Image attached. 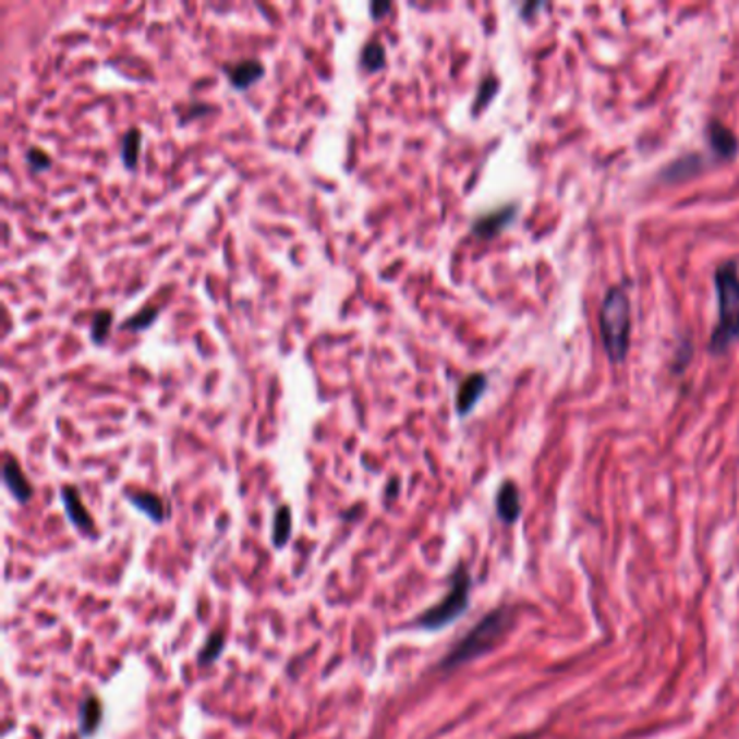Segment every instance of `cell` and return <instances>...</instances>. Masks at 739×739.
Instances as JSON below:
<instances>
[{
  "mask_svg": "<svg viewBox=\"0 0 739 739\" xmlns=\"http://www.w3.org/2000/svg\"><path fill=\"white\" fill-rule=\"evenodd\" d=\"M517 215V208L514 206H504V208H497V210H490V213H484L482 217H477L473 221V234L480 237V239H493L497 237Z\"/></svg>",
  "mask_w": 739,
  "mask_h": 739,
  "instance_id": "cell-9",
  "label": "cell"
},
{
  "mask_svg": "<svg viewBox=\"0 0 739 739\" xmlns=\"http://www.w3.org/2000/svg\"><path fill=\"white\" fill-rule=\"evenodd\" d=\"M111 326H113V311H109V308L96 311L92 315V322H89V339H92V343L102 346L109 339V335H111Z\"/></svg>",
  "mask_w": 739,
  "mask_h": 739,
  "instance_id": "cell-17",
  "label": "cell"
},
{
  "mask_svg": "<svg viewBox=\"0 0 739 739\" xmlns=\"http://www.w3.org/2000/svg\"><path fill=\"white\" fill-rule=\"evenodd\" d=\"M497 517L512 525L521 517V493L514 482H504L497 493Z\"/></svg>",
  "mask_w": 739,
  "mask_h": 739,
  "instance_id": "cell-11",
  "label": "cell"
},
{
  "mask_svg": "<svg viewBox=\"0 0 739 739\" xmlns=\"http://www.w3.org/2000/svg\"><path fill=\"white\" fill-rule=\"evenodd\" d=\"M2 482L7 486V490L11 493V497L17 501V504H28L31 497H33V486L31 482L26 480L20 462L13 458V456H4V462H2Z\"/></svg>",
  "mask_w": 739,
  "mask_h": 739,
  "instance_id": "cell-6",
  "label": "cell"
},
{
  "mask_svg": "<svg viewBox=\"0 0 739 739\" xmlns=\"http://www.w3.org/2000/svg\"><path fill=\"white\" fill-rule=\"evenodd\" d=\"M707 140H710L712 150H714L718 157H723V159H734V157L738 155V137H736V133H734L729 126H725L723 122L712 120V122L707 124Z\"/></svg>",
  "mask_w": 739,
  "mask_h": 739,
  "instance_id": "cell-10",
  "label": "cell"
},
{
  "mask_svg": "<svg viewBox=\"0 0 739 739\" xmlns=\"http://www.w3.org/2000/svg\"><path fill=\"white\" fill-rule=\"evenodd\" d=\"M510 739H532L530 736H517V738H510Z\"/></svg>",
  "mask_w": 739,
  "mask_h": 739,
  "instance_id": "cell-24",
  "label": "cell"
},
{
  "mask_svg": "<svg viewBox=\"0 0 739 739\" xmlns=\"http://www.w3.org/2000/svg\"><path fill=\"white\" fill-rule=\"evenodd\" d=\"M159 308L157 306H146V308H142L140 313H135V315H131L124 324H122V328L124 330H131V332H142V330H148L157 319H159Z\"/></svg>",
  "mask_w": 739,
  "mask_h": 739,
  "instance_id": "cell-18",
  "label": "cell"
},
{
  "mask_svg": "<svg viewBox=\"0 0 739 739\" xmlns=\"http://www.w3.org/2000/svg\"><path fill=\"white\" fill-rule=\"evenodd\" d=\"M471 572L467 566H458L451 574V585L449 592L443 596L440 603L432 605L429 609H425L414 625L423 631H440L445 627H449L451 622H456L471 603Z\"/></svg>",
  "mask_w": 739,
  "mask_h": 739,
  "instance_id": "cell-4",
  "label": "cell"
},
{
  "mask_svg": "<svg viewBox=\"0 0 739 739\" xmlns=\"http://www.w3.org/2000/svg\"><path fill=\"white\" fill-rule=\"evenodd\" d=\"M514 625V611L510 607H497L488 611L440 662L443 670L460 668L469 662H475L477 657L495 651L508 631Z\"/></svg>",
  "mask_w": 739,
  "mask_h": 739,
  "instance_id": "cell-1",
  "label": "cell"
},
{
  "mask_svg": "<svg viewBox=\"0 0 739 739\" xmlns=\"http://www.w3.org/2000/svg\"><path fill=\"white\" fill-rule=\"evenodd\" d=\"M293 530V517L289 506H280L274 514V530H271V543L276 549H282L291 541Z\"/></svg>",
  "mask_w": 739,
  "mask_h": 739,
  "instance_id": "cell-15",
  "label": "cell"
},
{
  "mask_svg": "<svg viewBox=\"0 0 739 739\" xmlns=\"http://www.w3.org/2000/svg\"><path fill=\"white\" fill-rule=\"evenodd\" d=\"M370 11L375 20H379V17H384L390 11V2L388 0H384V2L375 0V2H371Z\"/></svg>",
  "mask_w": 739,
  "mask_h": 739,
  "instance_id": "cell-22",
  "label": "cell"
},
{
  "mask_svg": "<svg viewBox=\"0 0 739 739\" xmlns=\"http://www.w3.org/2000/svg\"><path fill=\"white\" fill-rule=\"evenodd\" d=\"M223 646H226V635H223L221 631L208 635V640L204 642V646H202V651H199V655H197V664H199V666H206V664L217 662L219 655H221V651H223Z\"/></svg>",
  "mask_w": 739,
  "mask_h": 739,
  "instance_id": "cell-19",
  "label": "cell"
},
{
  "mask_svg": "<svg viewBox=\"0 0 739 739\" xmlns=\"http://www.w3.org/2000/svg\"><path fill=\"white\" fill-rule=\"evenodd\" d=\"M486 386H488V377L484 373L477 371V373L467 375L462 379L458 392H456V412L460 416H467L477 405V401L482 399Z\"/></svg>",
  "mask_w": 739,
  "mask_h": 739,
  "instance_id": "cell-8",
  "label": "cell"
},
{
  "mask_svg": "<svg viewBox=\"0 0 739 739\" xmlns=\"http://www.w3.org/2000/svg\"><path fill=\"white\" fill-rule=\"evenodd\" d=\"M497 92H499V81L495 76H486L482 81V85L477 87V96H475V102H473V113H480L482 109H486Z\"/></svg>",
  "mask_w": 739,
  "mask_h": 739,
  "instance_id": "cell-20",
  "label": "cell"
},
{
  "mask_svg": "<svg viewBox=\"0 0 739 739\" xmlns=\"http://www.w3.org/2000/svg\"><path fill=\"white\" fill-rule=\"evenodd\" d=\"M359 63L367 72H377V70H381L386 65V48H384V44L377 37H373V39H370L363 46Z\"/></svg>",
  "mask_w": 739,
  "mask_h": 739,
  "instance_id": "cell-16",
  "label": "cell"
},
{
  "mask_svg": "<svg viewBox=\"0 0 739 739\" xmlns=\"http://www.w3.org/2000/svg\"><path fill=\"white\" fill-rule=\"evenodd\" d=\"M718 293V324L714 328L710 350L712 354H727L739 343V269L736 261H729L716 269Z\"/></svg>",
  "mask_w": 739,
  "mask_h": 739,
  "instance_id": "cell-2",
  "label": "cell"
},
{
  "mask_svg": "<svg viewBox=\"0 0 739 739\" xmlns=\"http://www.w3.org/2000/svg\"><path fill=\"white\" fill-rule=\"evenodd\" d=\"M397 488H399V482L397 480H390L388 482V490H386V499H392L397 495Z\"/></svg>",
  "mask_w": 739,
  "mask_h": 739,
  "instance_id": "cell-23",
  "label": "cell"
},
{
  "mask_svg": "<svg viewBox=\"0 0 739 739\" xmlns=\"http://www.w3.org/2000/svg\"><path fill=\"white\" fill-rule=\"evenodd\" d=\"M140 150H142V131L129 129L122 135V144H120V157L126 170L133 172L140 166Z\"/></svg>",
  "mask_w": 739,
  "mask_h": 739,
  "instance_id": "cell-14",
  "label": "cell"
},
{
  "mask_svg": "<svg viewBox=\"0 0 739 739\" xmlns=\"http://www.w3.org/2000/svg\"><path fill=\"white\" fill-rule=\"evenodd\" d=\"M223 74L237 92L250 89L256 81L265 76V65L258 59H241L237 63L223 65Z\"/></svg>",
  "mask_w": 739,
  "mask_h": 739,
  "instance_id": "cell-7",
  "label": "cell"
},
{
  "mask_svg": "<svg viewBox=\"0 0 739 739\" xmlns=\"http://www.w3.org/2000/svg\"><path fill=\"white\" fill-rule=\"evenodd\" d=\"M78 723H81V734L85 738H89L98 731V727L102 723V703L98 701V696H89V699L83 701Z\"/></svg>",
  "mask_w": 739,
  "mask_h": 739,
  "instance_id": "cell-13",
  "label": "cell"
},
{
  "mask_svg": "<svg viewBox=\"0 0 739 739\" xmlns=\"http://www.w3.org/2000/svg\"><path fill=\"white\" fill-rule=\"evenodd\" d=\"M26 166L37 174V172H46L50 166H52V159H50V155L46 153V150H41V148H37V146H31L28 150H26Z\"/></svg>",
  "mask_w": 739,
  "mask_h": 739,
  "instance_id": "cell-21",
  "label": "cell"
},
{
  "mask_svg": "<svg viewBox=\"0 0 739 739\" xmlns=\"http://www.w3.org/2000/svg\"><path fill=\"white\" fill-rule=\"evenodd\" d=\"M126 499H129L140 512H144L150 521H155V523H163V521L168 519V506H166V501H163L159 495H155V493H146V490L133 493V490H129V493H126Z\"/></svg>",
  "mask_w": 739,
  "mask_h": 739,
  "instance_id": "cell-12",
  "label": "cell"
},
{
  "mask_svg": "<svg viewBox=\"0 0 739 739\" xmlns=\"http://www.w3.org/2000/svg\"><path fill=\"white\" fill-rule=\"evenodd\" d=\"M598 328L609 361L622 363L631 346V300L620 287L607 291L598 311Z\"/></svg>",
  "mask_w": 739,
  "mask_h": 739,
  "instance_id": "cell-3",
  "label": "cell"
},
{
  "mask_svg": "<svg viewBox=\"0 0 739 739\" xmlns=\"http://www.w3.org/2000/svg\"><path fill=\"white\" fill-rule=\"evenodd\" d=\"M61 501L68 514V521L85 536H96V523L89 514V510L83 506L81 493L76 486H63L61 488Z\"/></svg>",
  "mask_w": 739,
  "mask_h": 739,
  "instance_id": "cell-5",
  "label": "cell"
}]
</instances>
